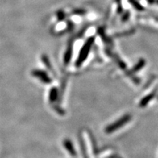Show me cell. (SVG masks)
Masks as SVG:
<instances>
[{"mask_svg": "<svg viewBox=\"0 0 158 158\" xmlns=\"http://www.w3.org/2000/svg\"><path fill=\"white\" fill-rule=\"evenodd\" d=\"M132 119V116L130 114H125V115L122 116L119 119L116 120L114 122V123L109 124L105 129V132L106 133L109 134L112 133L118 130L119 128L125 125L126 124L128 123V122H130V120Z\"/></svg>", "mask_w": 158, "mask_h": 158, "instance_id": "7a4b0ae2", "label": "cell"}, {"mask_svg": "<svg viewBox=\"0 0 158 158\" xmlns=\"http://www.w3.org/2000/svg\"><path fill=\"white\" fill-rule=\"evenodd\" d=\"M108 158H122V157H120L119 156H118L116 155H111L110 157H109Z\"/></svg>", "mask_w": 158, "mask_h": 158, "instance_id": "e0dca14e", "label": "cell"}, {"mask_svg": "<svg viewBox=\"0 0 158 158\" xmlns=\"http://www.w3.org/2000/svg\"><path fill=\"white\" fill-rule=\"evenodd\" d=\"M73 56V45L69 44L64 54V63L65 65H68L70 63Z\"/></svg>", "mask_w": 158, "mask_h": 158, "instance_id": "52a82bcc", "label": "cell"}, {"mask_svg": "<svg viewBox=\"0 0 158 158\" xmlns=\"http://www.w3.org/2000/svg\"><path fill=\"white\" fill-rule=\"evenodd\" d=\"M78 139H79V143H80V147H81V150L83 156H84V158H89V156L87 155V151H86V145H85L84 141L83 139L82 136L81 135H78Z\"/></svg>", "mask_w": 158, "mask_h": 158, "instance_id": "9c48e42d", "label": "cell"}, {"mask_svg": "<svg viewBox=\"0 0 158 158\" xmlns=\"http://www.w3.org/2000/svg\"><path fill=\"white\" fill-rule=\"evenodd\" d=\"M147 1L149 4H155V0H147Z\"/></svg>", "mask_w": 158, "mask_h": 158, "instance_id": "ac0fdd59", "label": "cell"}, {"mask_svg": "<svg viewBox=\"0 0 158 158\" xmlns=\"http://www.w3.org/2000/svg\"><path fill=\"white\" fill-rule=\"evenodd\" d=\"M59 97V89L56 86H54L51 89L50 92H49V101L51 103H54L58 100Z\"/></svg>", "mask_w": 158, "mask_h": 158, "instance_id": "8992f818", "label": "cell"}, {"mask_svg": "<svg viewBox=\"0 0 158 158\" xmlns=\"http://www.w3.org/2000/svg\"><path fill=\"white\" fill-rule=\"evenodd\" d=\"M109 55H110V56H112L114 57V59H115V60H116V62H117V64L118 65V66H119V68H121L122 70H123L124 71L126 70V69H127V65H126V64L123 62V61L120 59L119 57H118V56H116V55H115V56H114V55L112 54H110Z\"/></svg>", "mask_w": 158, "mask_h": 158, "instance_id": "8fae6325", "label": "cell"}, {"mask_svg": "<svg viewBox=\"0 0 158 158\" xmlns=\"http://www.w3.org/2000/svg\"><path fill=\"white\" fill-rule=\"evenodd\" d=\"M155 3H157L158 5V0H155Z\"/></svg>", "mask_w": 158, "mask_h": 158, "instance_id": "d6986e66", "label": "cell"}, {"mask_svg": "<svg viewBox=\"0 0 158 158\" xmlns=\"http://www.w3.org/2000/svg\"><path fill=\"white\" fill-rule=\"evenodd\" d=\"M73 14H77V15H83L86 13V11L84 10H76L73 12Z\"/></svg>", "mask_w": 158, "mask_h": 158, "instance_id": "2e32d148", "label": "cell"}, {"mask_svg": "<svg viewBox=\"0 0 158 158\" xmlns=\"http://www.w3.org/2000/svg\"><path fill=\"white\" fill-rule=\"evenodd\" d=\"M65 16H66V15H65L64 11H62V10L57 11L56 17H57V20H58L59 21H63V20L65 19Z\"/></svg>", "mask_w": 158, "mask_h": 158, "instance_id": "4fadbf2b", "label": "cell"}, {"mask_svg": "<svg viewBox=\"0 0 158 158\" xmlns=\"http://www.w3.org/2000/svg\"><path fill=\"white\" fill-rule=\"evenodd\" d=\"M129 1V2L132 5H133V7L135 8V10H137L138 11H143L144 8L143 7V6H142L141 4H140L137 0H128Z\"/></svg>", "mask_w": 158, "mask_h": 158, "instance_id": "7c38bea8", "label": "cell"}, {"mask_svg": "<svg viewBox=\"0 0 158 158\" xmlns=\"http://www.w3.org/2000/svg\"><path fill=\"white\" fill-rule=\"evenodd\" d=\"M31 75L35 78H38L44 84H50L52 80L50 77L48 76V73L44 70H33L31 71Z\"/></svg>", "mask_w": 158, "mask_h": 158, "instance_id": "3957f363", "label": "cell"}, {"mask_svg": "<svg viewBox=\"0 0 158 158\" xmlns=\"http://www.w3.org/2000/svg\"><path fill=\"white\" fill-rule=\"evenodd\" d=\"M63 145H64V148L66 149V150L68 152V153L70 154V155L73 156V157L77 155L76 151L73 147V144L72 141H71L69 139L64 140V141H63Z\"/></svg>", "mask_w": 158, "mask_h": 158, "instance_id": "5b68a950", "label": "cell"}, {"mask_svg": "<svg viewBox=\"0 0 158 158\" xmlns=\"http://www.w3.org/2000/svg\"><path fill=\"white\" fill-rule=\"evenodd\" d=\"M94 43V37H90L89 38L87 39V40L86 41V43H84V45L82 46L80 52H79L78 59H77L76 62V67L79 68L82 65L83 63L85 62L87 56L89 54V52L92 48V45Z\"/></svg>", "mask_w": 158, "mask_h": 158, "instance_id": "6da1fadb", "label": "cell"}, {"mask_svg": "<svg viewBox=\"0 0 158 158\" xmlns=\"http://www.w3.org/2000/svg\"><path fill=\"white\" fill-rule=\"evenodd\" d=\"M129 17H130V12L129 11H126L125 13H124L123 14V15H122V21H124V22H125V21H127V20L129 19Z\"/></svg>", "mask_w": 158, "mask_h": 158, "instance_id": "5bb4252c", "label": "cell"}, {"mask_svg": "<svg viewBox=\"0 0 158 158\" xmlns=\"http://www.w3.org/2000/svg\"><path fill=\"white\" fill-rule=\"evenodd\" d=\"M156 93H157V89L154 90L153 92H150L149 94H147V96H145L144 98L141 100V102H139V107L143 108L147 106V105L152 100L153 98H155Z\"/></svg>", "mask_w": 158, "mask_h": 158, "instance_id": "277c9868", "label": "cell"}, {"mask_svg": "<svg viewBox=\"0 0 158 158\" xmlns=\"http://www.w3.org/2000/svg\"><path fill=\"white\" fill-rule=\"evenodd\" d=\"M41 59H42V61H43V62L44 63L45 66L46 67V68H48V70L51 71V72H52V73L54 72V69H53L52 66H51V62H50V60H49L48 57L46 55L43 54V56H42V57H41Z\"/></svg>", "mask_w": 158, "mask_h": 158, "instance_id": "30bf717a", "label": "cell"}, {"mask_svg": "<svg viewBox=\"0 0 158 158\" xmlns=\"http://www.w3.org/2000/svg\"><path fill=\"white\" fill-rule=\"evenodd\" d=\"M145 64H146V61L144 60L143 59H139V61L137 62V64H135V66L132 68L131 71L133 73H137L139 70H141V69L145 66Z\"/></svg>", "mask_w": 158, "mask_h": 158, "instance_id": "ba28073f", "label": "cell"}, {"mask_svg": "<svg viewBox=\"0 0 158 158\" xmlns=\"http://www.w3.org/2000/svg\"><path fill=\"white\" fill-rule=\"evenodd\" d=\"M54 109L57 112V113H58L59 114H60V115H64V114H65L64 110L62 109L61 108H59V106H57V107H54Z\"/></svg>", "mask_w": 158, "mask_h": 158, "instance_id": "9a60e30c", "label": "cell"}]
</instances>
